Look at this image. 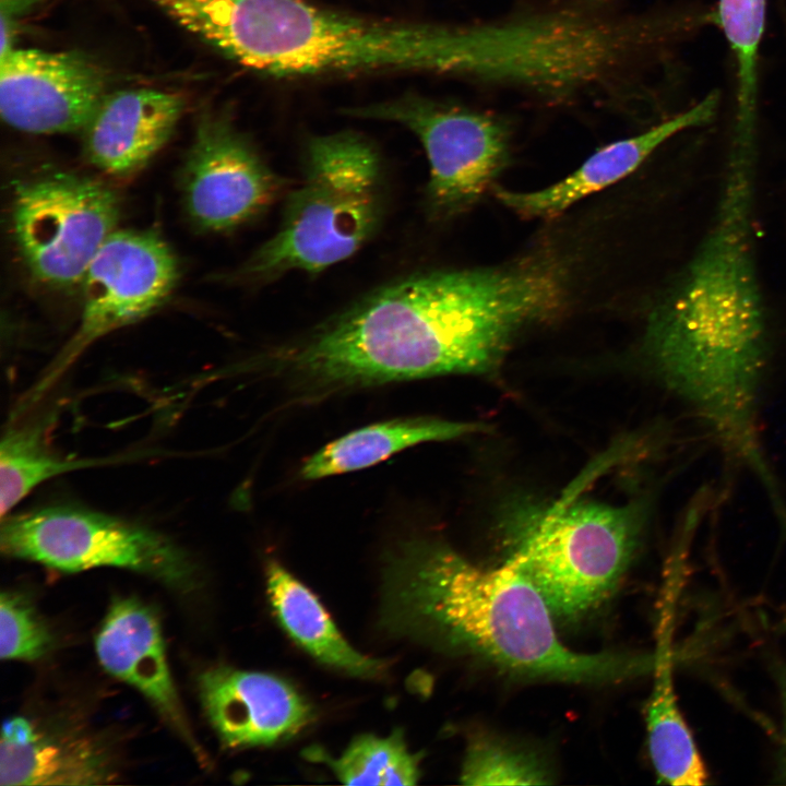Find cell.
Here are the masks:
<instances>
[{
    "mask_svg": "<svg viewBox=\"0 0 786 786\" xmlns=\"http://www.w3.org/2000/svg\"><path fill=\"white\" fill-rule=\"evenodd\" d=\"M563 298L562 271L545 260L417 272L372 289L267 359L313 396L485 373L523 326L555 314Z\"/></svg>",
    "mask_w": 786,
    "mask_h": 786,
    "instance_id": "1",
    "label": "cell"
},
{
    "mask_svg": "<svg viewBox=\"0 0 786 786\" xmlns=\"http://www.w3.org/2000/svg\"><path fill=\"white\" fill-rule=\"evenodd\" d=\"M754 160L755 141L733 139L713 225L644 337L658 379L738 454L760 444L769 354L752 234Z\"/></svg>",
    "mask_w": 786,
    "mask_h": 786,
    "instance_id": "2",
    "label": "cell"
},
{
    "mask_svg": "<svg viewBox=\"0 0 786 786\" xmlns=\"http://www.w3.org/2000/svg\"><path fill=\"white\" fill-rule=\"evenodd\" d=\"M382 621L395 634L523 678L604 683L654 666L650 656L571 650L545 598L519 569L508 562L483 569L422 538L401 543L386 560Z\"/></svg>",
    "mask_w": 786,
    "mask_h": 786,
    "instance_id": "3",
    "label": "cell"
},
{
    "mask_svg": "<svg viewBox=\"0 0 786 786\" xmlns=\"http://www.w3.org/2000/svg\"><path fill=\"white\" fill-rule=\"evenodd\" d=\"M153 1L229 59L270 75L446 68L445 24L358 17L302 0Z\"/></svg>",
    "mask_w": 786,
    "mask_h": 786,
    "instance_id": "4",
    "label": "cell"
},
{
    "mask_svg": "<svg viewBox=\"0 0 786 786\" xmlns=\"http://www.w3.org/2000/svg\"><path fill=\"white\" fill-rule=\"evenodd\" d=\"M384 195L382 159L366 136L341 131L310 139L276 231L222 279L262 285L352 258L379 229Z\"/></svg>",
    "mask_w": 786,
    "mask_h": 786,
    "instance_id": "5",
    "label": "cell"
},
{
    "mask_svg": "<svg viewBox=\"0 0 786 786\" xmlns=\"http://www.w3.org/2000/svg\"><path fill=\"white\" fill-rule=\"evenodd\" d=\"M639 534V514L629 507L596 501L525 507L504 521V562L534 583L555 618L576 621L611 597Z\"/></svg>",
    "mask_w": 786,
    "mask_h": 786,
    "instance_id": "6",
    "label": "cell"
},
{
    "mask_svg": "<svg viewBox=\"0 0 786 786\" xmlns=\"http://www.w3.org/2000/svg\"><path fill=\"white\" fill-rule=\"evenodd\" d=\"M120 212V198L105 181L68 170L45 171L15 184L11 233L37 283L75 288L118 229Z\"/></svg>",
    "mask_w": 786,
    "mask_h": 786,
    "instance_id": "7",
    "label": "cell"
},
{
    "mask_svg": "<svg viewBox=\"0 0 786 786\" xmlns=\"http://www.w3.org/2000/svg\"><path fill=\"white\" fill-rule=\"evenodd\" d=\"M0 533L8 557L60 571L120 568L180 588L194 580L191 559L166 536L85 508L51 505L9 513Z\"/></svg>",
    "mask_w": 786,
    "mask_h": 786,
    "instance_id": "8",
    "label": "cell"
},
{
    "mask_svg": "<svg viewBox=\"0 0 786 786\" xmlns=\"http://www.w3.org/2000/svg\"><path fill=\"white\" fill-rule=\"evenodd\" d=\"M359 118L397 122L420 141L429 163L426 207L449 218L471 207L509 157V131L491 115L421 98L348 110Z\"/></svg>",
    "mask_w": 786,
    "mask_h": 786,
    "instance_id": "9",
    "label": "cell"
},
{
    "mask_svg": "<svg viewBox=\"0 0 786 786\" xmlns=\"http://www.w3.org/2000/svg\"><path fill=\"white\" fill-rule=\"evenodd\" d=\"M288 182L227 112L200 116L179 171L184 213L193 227L210 234L235 230L283 199Z\"/></svg>",
    "mask_w": 786,
    "mask_h": 786,
    "instance_id": "10",
    "label": "cell"
},
{
    "mask_svg": "<svg viewBox=\"0 0 786 786\" xmlns=\"http://www.w3.org/2000/svg\"><path fill=\"white\" fill-rule=\"evenodd\" d=\"M178 278L176 255L159 235L118 228L81 282V317L61 353L60 366L100 337L155 312L170 297Z\"/></svg>",
    "mask_w": 786,
    "mask_h": 786,
    "instance_id": "11",
    "label": "cell"
},
{
    "mask_svg": "<svg viewBox=\"0 0 786 786\" xmlns=\"http://www.w3.org/2000/svg\"><path fill=\"white\" fill-rule=\"evenodd\" d=\"M106 94L104 72L82 53L13 46L0 57V114L16 130L82 131Z\"/></svg>",
    "mask_w": 786,
    "mask_h": 786,
    "instance_id": "12",
    "label": "cell"
},
{
    "mask_svg": "<svg viewBox=\"0 0 786 786\" xmlns=\"http://www.w3.org/2000/svg\"><path fill=\"white\" fill-rule=\"evenodd\" d=\"M198 682L210 723L231 748L287 739L312 717L303 696L271 674L216 666L202 672Z\"/></svg>",
    "mask_w": 786,
    "mask_h": 786,
    "instance_id": "13",
    "label": "cell"
},
{
    "mask_svg": "<svg viewBox=\"0 0 786 786\" xmlns=\"http://www.w3.org/2000/svg\"><path fill=\"white\" fill-rule=\"evenodd\" d=\"M184 107V97L174 92L107 93L82 130L84 157L106 176L130 178L166 145Z\"/></svg>",
    "mask_w": 786,
    "mask_h": 786,
    "instance_id": "14",
    "label": "cell"
},
{
    "mask_svg": "<svg viewBox=\"0 0 786 786\" xmlns=\"http://www.w3.org/2000/svg\"><path fill=\"white\" fill-rule=\"evenodd\" d=\"M95 648L105 670L139 690L202 758L171 677L156 614L135 598L116 599L96 634Z\"/></svg>",
    "mask_w": 786,
    "mask_h": 786,
    "instance_id": "15",
    "label": "cell"
},
{
    "mask_svg": "<svg viewBox=\"0 0 786 786\" xmlns=\"http://www.w3.org/2000/svg\"><path fill=\"white\" fill-rule=\"evenodd\" d=\"M718 96L710 94L691 108L636 135L611 142L592 154L575 171L541 190L515 192L495 188L497 199L529 218H552L571 205L634 171L656 148L689 128L708 122Z\"/></svg>",
    "mask_w": 786,
    "mask_h": 786,
    "instance_id": "16",
    "label": "cell"
},
{
    "mask_svg": "<svg viewBox=\"0 0 786 786\" xmlns=\"http://www.w3.org/2000/svg\"><path fill=\"white\" fill-rule=\"evenodd\" d=\"M116 775L110 752L90 736L41 730L21 716L2 726V786L98 785Z\"/></svg>",
    "mask_w": 786,
    "mask_h": 786,
    "instance_id": "17",
    "label": "cell"
},
{
    "mask_svg": "<svg viewBox=\"0 0 786 786\" xmlns=\"http://www.w3.org/2000/svg\"><path fill=\"white\" fill-rule=\"evenodd\" d=\"M272 608L288 635L319 662L359 678L383 672V662L356 651L317 598L282 564L272 561L266 571Z\"/></svg>",
    "mask_w": 786,
    "mask_h": 786,
    "instance_id": "18",
    "label": "cell"
},
{
    "mask_svg": "<svg viewBox=\"0 0 786 786\" xmlns=\"http://www.w3.org/2000/svg\"><path fill=\"white\" fill-rule=\"evenodd\" d=\"M481 429L480 425L430 417L398 418L353 430L309 456L300 468L305 480L359 471L407 448L461 438Z\"/></svg>",
    "mask_w": 786,
    "mask_h": 786,
    "instance_id": "19",
    "label": "cell"
},
{
    "mask_svg": "<svg viewBox=\"0 0 786 786\" xmlns=\"http://www.w3.org/2000/svg\"><path fill=\"white\" fill-rule=\"evenodd\" d=\"M669 608L659 619L654 684L646 705L648 752L657 777L669 785H702L706 771L679 710L671 672Z\"/></svg>",
    "mask_w": 786,
    "mask_h": 786,
    "instance_id": "20",
    "label": "cell"
},
{
    "mask_svg": "<svg viewBox=\"0 0 786 786\" xmlns=\"http://www.w3.org/2000/svg\"><path fill=\"white\" fill-rule=\"evenodd\" d=\"M86 465L53 453L35 427L10 428L0 448L1 516L11 513L40 484Z\"/></svg>",
    "mask_w": 786,
    "mask_h": 786,
    "instance_id": "21",
    "label": "cell"
},
{
    "mask_svg": "<svg viewBox=\"0 0 786 786\" xmlns=\"http://www.w3.org/2000/svg\"><path fill=\"white\" fill-rule=\"evenodd\" d=\"M317 760H324L347 785H415L420 776V758L408 750L398 730L388 737L359 736L340 757L321 752Z\"/></svg>",
    "mask_w": 786,
    "mask_h": 786,
    "instance_id": "22",
    "label": "cell"
},
{
    "mask_svg": "<svg viewBox=\"0 0 786 786\" xmlns=\"http://www.w3.org/2000/svg\"><path fill=\"white\" fill-rule=\"evenodd\" d=\"M766 0H719L716 19L737 67L735 124L757 127L758 59Z\"/></svg>",
    "mask_w": 786,
    "mask_h": 786,
    "instance_id": "23",
    "label": "cell"
},
{
    "mask_svg": "<svg viewBox=\"0 0 786 786\" xmlns=\"http://www.w3.org/2000/svg\"><path fill=\"white\" fill-rule=\"evenodd\" d=\"M461 779L465 785H541L550 783V775L533 753L478 734L466 749Z\"/></svg>",
    "mask_w": 786,
    "mask_h": 786,
    "instance_id": "24",
    "label": "cell"
},
{
    "mask_svg": "<svg viewBox=\"0 0 786 786\" xmlns=\"http://www.w3.org/2000/svg\"><path fill=\"white\" fill-rule=\"evenodd\" d=\"M51 635L22 595L3 592L0 599V655L2 659L34 660L47 653Z\"/></svg>",
    "mask_w": 786,
    "mask_h": 786,
    "instance_id": "25",
    "label": "cell"
},
{
    "mask_svg": "<svg viewBox=\"0 0 786 786\" xmlns=\"http://www.w3.org/2000/svg\"><path fill=\"white\" fill-rule=\"evenodd\" d=\"M44 0H0L1 9V55L13 47L14 27L20 19Z\"/></svg>",
    "mask_w": 786,
    "mask_h": 786,
    "instance_id": "26",
    "label": "cell"
},
{
    "mask_svg": "<svg viewBox=\"0 0 786 786\" xmlns=\"http://www.w3.org/2000/svg\"><path fill=\"white\" fill-rule=\"evenodd\" d=\"M784 749H783V760H784V772L786 775V702H785V723H784Z\"/></svg>",
    "mask_w": 786,
    "mask_h": 786,
    "instance_id": "27",
    "label": "cell"
}]
</instances>
